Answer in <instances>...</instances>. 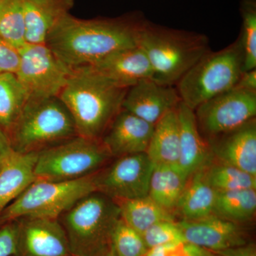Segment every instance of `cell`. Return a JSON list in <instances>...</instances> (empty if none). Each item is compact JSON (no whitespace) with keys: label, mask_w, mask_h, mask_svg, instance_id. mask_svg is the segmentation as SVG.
<instances>
[{"label":"cell","mask_w":256,"mask_h":256,"mask_svg":"<svg viewBox=\"0 0 256 256\" xmlns=\"http://www.w3.org/2000/svg\"><path fill=\"white\" fill-rule=\"evenodd\" d=\"M180 256H218L215 252L186 242Z\"/></svg>","instance_id":"obj_37"},{"label":"cell","mask_w":256,"mask_h":256,"mask_svg":"<svg viewBox=\"0 0 256 256\" xmlns=\"http://www.w3.org/2000/svg\"><path fill=\"white\" fill-rule=\"evenodd\" d=\"M20 48L0 36V75L16 74L20 67Z\"/></svg>","instance_id":"obj_32"},{"label":"cell","mask_w":256,"mask_h":256,"mask_svg":"<svg viewBox=\"0 0 256 256\" xmlns=\"http://www.w3.org/2000/svg\"><path fill=\"white\" fill-rule=\"evenodd\" d=\"M16 222L14 252L10 256H70L58 218L20 217Z\"/></svg>","instance_id":"obj_12"},{"label":"cell","mask_w":256,"mask_h":256,"mask_svg":"<svg viewBox=\"0 0 256 256\" xmlns=\"http://www.w3.org/2000/svg\"><path fill=\"white\" fill-rule=\"evenodd\" d=\"M0 36L18 48L26 44L22 0H0Z\"/></svg>","instance_id":"obj_28"},{"label":"cell","mask_w":256,"mask_h":256,"mask_svg":"<svg viewBox=\"0 0 256 256\" xmlns=\"http://www.w3.org/2000/svg\"><path fill=\"white\" fill-rule=\"evenodd\" d=\"M142 238L148 248L186 242L178 222L163 220L151 226L142 234Z\"/></svg>","instance_id":"obj_31"},{"label":"cell","mask_w":256,"mask_h":256,"mask_svg":"<svg viewBox=\"0 0 256 256\" xmlns=\"http://www.w3.org/2000/svg\"><path fill=\"white\" fill-rule=\"evenodd\" d=\"M20 50L21 60L15 75L28 98L58 97L72 70L45 44L26 43Z\"/></svg>","instance_id":"obj_9"},{"label":"cell","mask_w":256,"mask_h":256,"mask_svg":"<svg viewBox=\"0 0 256 256\" xmlns=\"http://www.w3.org/2000/svg\"><path fill=\"white\" fill-rule=\"evenodd\" d=\"M146 18L139 12L90 20L69 13L52 28L44 44L70 70L90 66L116 52L138 46Z\"/></svg>","instance_id":"obj_1"},{"label":"cell","mask_w":256,"mask_h":256,"mask_svg":"<svg viewBox=\"0 0 256 256\" xmlns=\"http://www.w3.org/2000/svg\"><path fill=\"white\" fill-rule=\"evenodd\" d=\"M213 159L256 176V120L206 140Z\"/></svg>","instance_id":"obj_16"},{"label":"cell","mask_w":256,"mask_h":256,"mask_svg":"<svg viewBox=\"0 0 256 256\" xmlns=\"http://www.w3.org/2000/svg\"><path fill=\"white\" fill-rule=\"evenodd\" d=\"M96 174V191L114 200L148 196L154 164L146 153L114 158Z\"/></svg>","instance_id":"obj_11"},{"label":"cell","mask_w":256,"mask_h":256,"mask_svg":"<svg viewBox=\"0 0 256 256\" xmlns=\"http://www.w3.org/2000/svg\"><path fill=\"white\" fill-rule=\"evenodd\" d=\"M180 102L176 87L146 79L128 89L122 109L156 124L165 114L176 109Z\"/></svg>","instance_id":"obj_14"},{"label":"cell","mask_w":256,"mask_h":256,"mask_svg":"<svg viewBox=\"0 0 256 256\" xmlns=\"http://www.w3.org/2000/svg\"><path fill=\"white\" fill-rule=\"evenodd\" d=\"M202 171L207 182L217 192L256 190V176L226 163L212 159Z\"/></svg>","instance_id":"obj_27"},{"label":"cell","mask_w":256,"mask_h":256,"mask_svg":"<svg viewBox=\"0 0 256 256\" xmlns=\"http://www.w3.org/2000/svg\"><path fill=\"white\" fill-rule=\"evenodd\" d=\"M12 152L9 138L6 133L0 128V165Z\"/></svg>","instance_id":"obj_38"},{"label":"cell","mask_w":256,"mask_h":256,"mask_svg":"<svg viewBox=\"0 0 256 256\" xmlns=\"http://www.w3.org/2000/svg\"><path fill=\"white\" fill-rule=\"evenodd\" d=\"M73 256L70 255V256Z\"/></svg>","instance_id":"obj_40"},{"label":"cell","mask_w":256,"mask_h":256,"mask_svg":"<svg viewBox=\"0 0 256 256\" xmlns=\"http://www.w3.org/2000/svg\"><path fill=\"white\" fill-rule=\"evenodd\" d=\"M216 193L207 182L202 169L198 170L188 178L174 216L178 220H195L213 214Z\"/></svg>","instance_id":"obj_22"},{"label":"cell","mask_w":256,"mask_h":256,"mask_svg":"<svg viewBox=\"0 0 256 256\" xmlns=\"http://www.w3.org/2000/svg\"><path fill=\"white\" fill-rule=\"evenodd\" d=\"M102 256H114L112 255V252H110V250H109L108 252H106V254H104V255H102Z\"/></svg>","instance_id":"obj_39"},{"label":"cell","mask_w":256,"mask_h":256,"mask_svg":"<svg viewBox=\"0 0 256 256\" xmlns=\"http://www.w3.org/2000/svg\"><path fill=\"white\" fill-rule=\"evenodd\" d=\"M114 201L118 205L121 218L141 235L158 222H176L172 214L160 206L148 195L132 200Z\"/></svg>","instance_id":"obj_24"},{"label":"cell","mask_w":256,"mask_h":256,"mask_svg":"<svg viewBox=\"0 0 256 256\" xmlns=\"http://www.w3.org/2000/svg\"><path fill=\"white\" fill-rule=\"evenodd\" d=\"M96 174L72 181L36 180L0 214V226L24 216L58 218L76 202L96 191Z\"/></svg>","instance_id":"obj_8"},{"label":"cell","mask_w":256,"mask_h":256,"mask_svg":"<svg viewBox=\"0 0 256 256\" xmlns=\"http://www.w3.org/2000/svg\"><path fill=\"white\" fill-rule=\"evenodd\" d=\"M22 1L28 44H44L48 33L74 5V0Z\"/></svg>","instance_id":"obj_20"},{"label":"cell","mask_w":256,"mask_h":256,"mask_svg":"<svg viewBox=\"0 0 256 256\" xmlns=\"http://www.w3.org/2000/svg\"><path fill=\"white\" fill-rule=\"evenodd\" d=\"M148 250L142 236L120 218L111 236L110 252L112 255L146 256Z\"/></svg>","instance_id":"obj_30"},{"label":"cell","mask_w":256,"mask_h":256,"mask_svg":"<svg viewBox=\"0 0 256 256\" xmlns=\"http://www.w3.org/2000/svg\"><path fill=\"white\" fill-rule=\"evenodd\" d=\"M128 89L84 67L72 70L58 97L70 112L79 136L101 139L122 110Z\"/></svg>","instance_id":"obj_2"},{"label":"cell","mask_w":256,"mask_h":256,"mask_svg":"<svg viewBox=\"0 0 256 256\" xmlns=\"http://www.w3.org/2000/svg\"><path fill=\"white\" fill-rule=\"evenodd\" d=\"M188 178L180 171L178 165H154L148 196L174 216V210Z\"/></svg>","instance_id":"obj_23"},{"label":"cell","mask_w":256,"mask_h":256,"mask_svg":"<svg viewBox=\"0 0 256 256\" xmlns=\"http://www.w3.org/2000/svg\"><path fill=\"white\" fill-rule=\"evenodd\" d=\"M186 242L217 252L252 242L246 226L214 214L195 220H176Z\"/></svg>","instance_id":"obj_13"},{"label":"cell","mask_w":256,"mask_h":256,"mask_svg":"<svg viewBox=\"0 0 256 256\" xmlns=\"http://www.w3.org/2000/svg\"><path fill=\"white\" fill-rule=\"evenodd\" d=\"M194 112L198 131L206 140L256 118V92L234 87L204 102Z\"/></svg>","instance_id":"obj_10"},{"label":"cell","mask_w":256,"mask_h":256,"mask_svg":"<svg viewBox=\"0 0 256 256\" xmlns=\"http://www.w3.org/2000/svg\"><path fill=\"white\" fill-rule=\"evenodd\" d=\"M138 46L152 68V80L176 86L178 80L210 52V40L196 32L175 30L144 20L140 28Z\"/></svg>","instance_id":"obj_3"},{"label":"cell","mask_w":256,"mask_h":256,"mask_svg":"<svg viewBox=\"0 0 256 256\" xmlns=\"http://www.w3.org/2000/svg\"><path fill=\"white\" fill-rule=\"evenodd\" d=\"M180 151L178 166L186 178L204 168L213 159L208 142L198 131L194 112L180 102Z\"/></svg>","instance_id":"obj_18"},{"label":"cell","mask_w":256,"mask_h":256,"mask_svg":"<svg viewBox=\"0 0 256 256\" xmlns=\"http://www.w3.org/2000/svg\"><path fill=\"white\" fill-rule=\"evenodd\" d=\"M186 242L166 244L152 248L148 250L146 256H180L182 254Z\"/></svg>","instance_id":"obj_34"},{"label":"cell","mask_w":256,"mask_h":256,"mask_svg":"<svg viewBox=\"0 0 256 256\" xmlns=\"http://www.w3.org/2000/svg\"><path fill=\"white\" fill-rule=\"evenodd\" d=\"M242 32L238 36L244 54V72L256 68V1L242 0Z\"/></svg>","instance_id":"obj_29"},{"label":"cell","mask_w":256,"mask_h":256,"mask_svg":"<svg viewBox=\"0 0 256 256\" xmlns=\"http://www.w3.org/2000/svg\"><path fill=\"white\" fill-rule=\"evenodd\" d=\"M235 87L256 92V68L242 72Z\"/></svg>","instance_id":"obj_36"},{"label":"cell","mask_w":256,"mask_h":256,"mask_svg":"<svg viewBox=\"0 0 256 256\" xmlns=\"http://www.w3.org/2000/svg\"><path fill=\"white\" fill-rule=\"evenodd\" d=\"M38 153L13 151L0 165V214L36 181Z\"/></svg>","instance_id":"obj_19"},{"label":"cell","mask_w":256,"mask_h":256,"mask_svg":"<svg viewBox=\"0 0 256 256\" xmlns=\"http://www.w3.org/2000/svg\"><path fill=\"white\" fill-rule=\"evenodd\" d=\"M78 136L58 97L28 98L8 133L12 149L20 154L38 153Z\"/></svg>","instance_id":"obj_5"},{"label":"cell","mask_w":256,"mask_h":256,"mask_svg":"<svg viewBox=\"0 0 256 256\" xmlns=\"http://www.w3.org/2000/svg\"><path fill=\"white\" fill-rule=\"evenodd\" d=\"M16 238V222L0 226V256H10L14 252Z\"/></svg>","instance_id":"obj_33"},{"label":"cell","mask_w":256,"mask_h":256,"mask_svg":"<svg viewBox=\"0 0 256 256\" xmlns=\"http://www.w3.org/2000/svg\"><path fill=\"white\" fill-rule=\"evenodd\" d=\"M244 72L239 38L218 52L205 54L176 85L180 100L194 111L216 96L234 88Z\"/></svg>","instance_id":"obj_6"},{"label":"cell","mask_w":256,"mask_h":256,"mask_svg":"<svg viewBox=\"0 0 256 256\" xmlns=\"http://www.w3.org/2000/svg\"><path fill=\"white\" fill-rule=\"evenodd\" d=\"M114 158L101 139L76 136L38 153L36 180L72 181L97 173Z\"/></svg>","instance_id":"obj_7"},{"label":"cell","mask_w":256,"mask_h":256,"mask_svg":"<svg viewBox=\"0 0 256 256\" xmlns=\"http://www.w3.org/2000/svg\"><path fill=\"white\" fill-rule=\"evenodd\" d=\"M116 201L92 192L58 218L73 256H102L110 250L111 236L120 220Z\"/></svg>","instance_id":"obj_4"},{"label":"cell","mask_w":256,"mask_h":256,"mask_svg":"<svg viewBox=\"0 0 256 256\" xmlns=\"http://www.w3.org/2000/svg\"><path fill=\"white\" fill-rule=\"evenodd\" d=\"M178 108L165 114L154 124L152 136L146 152L154 165H178L180 151Z\"/></svg>","instance_id":"obj_21"},{"label":"cell","mask_w":256,"mask_h":256,"mask_svg":"<svg viewBox=\"0 0 256 256\" xmlns=\"http://www.w3.org/2000/svg\"><path fill=\"white\" fill-rule=\"evenodd\" d=\"M87 67L128 88L141 80L152 78L149 60L138 46L119 50Z\"/></svg>","instance_id":"obj_17"},{"label":"cell","mask_w":256,"mask_h":256,"mask_svg":"<svg viewBox=\"0 0 256 256\" xmlns=\"http://www.w3.org/2000/svg\"><path fill=\"white\" fill-rule=\"evenodd\" d=\"M154 124L122 109L112 121L101 140L112 158L144 153L148 146Z\"/></svg>","instance_id":"obj_15"},{"label":"cell","mask_w":256,"mask_h":256,"mask_svg":"<svg viewBox=\"0 0 256 256\" xmlns=\"http://www.w3.org/2000/svg\"><path fill=\"white\" fill-rule=\"evenodd\" d=\"M28 99V92L15 74L0 75V128L6 136Z\"/></svg>","instance_id":"obj_26"},{"label":"cell","mask_w":256,"mask_h":256,"mask_svg":"<svg viewBox=\"0 0 256 256\" xmlns=\"http://www.w3.org/2000/svg\"><path fill=\"white\" fill-rule=\"evenodd\" d=\"M256 212V190L217 192L213 214L234 223L246 226Z\"/></svg>","instance_id":"obj_25"},{"label":"cell","mask_w":256,"mask_h":256,"mask_svg":"<svg viewBox=\"0 0 256 256\" xmlns=\"http://www.w3.org/2000/svg\"><path fill=\"white\" fill-rule=\"evenodd\" d=\"M215 252L218 256H256V246L252 240L244 245Z\"/></svg>","instance_id":"obj_35"}]
</instances>
